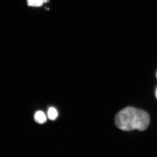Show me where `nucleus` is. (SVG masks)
I'll return each mask as SVG.
<instances>
[{
    "label": "nucleus",
    "instance_id": "4",
    "mask_svg": "<svg viewBox=\"0 0 157 157\" xmlns=\"http://www.w3.org/2000/svg\"><path fill=\"white\" fill-rule=\"evenodd\" d=\"M49 0H27L29 6L33 7H40L44 3L47 2Z\"/></svg>",
    "mask_w": 157,
    "mask_h": 157
},
{
    "label": "nucleus",
    "instance_id": "5",
    "mask_svg": "<svg viewBox=\"0 0 157 157\" xmlns=\"http://www.w3.org/2000/svg\"><path fill=\"white\" fill-rule=\"evenodd\" d=\"M156 76H157V74H156Z\"/></svg>",
    "mask_w": 157,
    "mask_h": 157
},
{
    "label": "nucleus",
    "instance_id": "2",
    "mask_svg": "<svg viewBox=\"0 0 157 157\" xmlns=\"http://www.w3.org/2000/svg\"><path fill=\"white\" fill-rule=\"evenodd\" d=\"M34 118L35 121L39 124L45 123L47 121V118L45 113L42 111H37L35 113Z\"/></svg>",
    "mask_w": 157,
    "mask_h": 157
},
{
    "label": "nucleus",
    "instance_id": "1",
    "mask_svg": "<svg viewBox=\"0 0 157 157\" xmlns=\"http://www.w3.org/2000/svg\"><path fill=\"white\" fill-rule=\"evenodd\" d=\"M115 123L119 129L125 132L135 130L143 131L148 128L150 117L148 113L143 110L128 107L117 114Z\"/></svg>",
    "mask_w": 157,
    "mask_h": 157
},
{
    "label": "nucleus",
    "instance_id": "3",
    "mask_svg": "<svg viewBox=\"0 0 157 157\" xmlns=\"http://www.w3.org/2000/svg\"><path fill=\"white\" fill-rule=\"evenodd\" d=\"M47 116L51 120H55L58 116V113L57 109L54 107H51L48 108Z\"/></svg>",
    "mask_w": 157,
    "mask_h": 157
}]
</instances>
